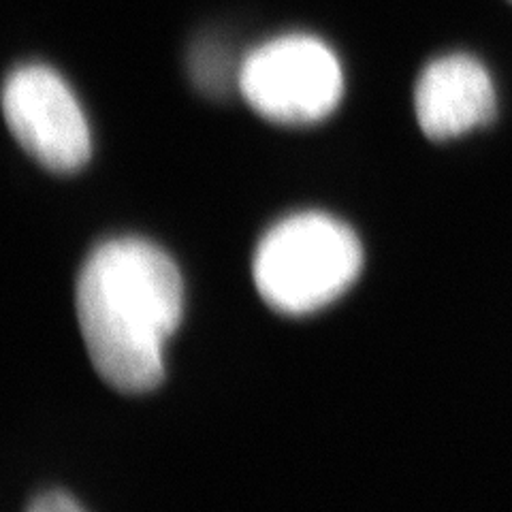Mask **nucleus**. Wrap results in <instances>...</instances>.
I'll list each match as a JSON object with an SVG mask.
<instances>
[{"label":"nucleus","instance_id":"6","mask_svg":"<svg viewBox=\"0 0 512 512\" xmlns=\"http://www.w3.org/2000/svg\"><path fill=\"white\" fill-rule=\"evenodd\" d=\"M214 50L212 45H203L201 50H197V60L192 67H195V77L197 82L210 92H222L227 88V79H229V62L212 58Z\"/></svg>","mask_w":512,"mask_h":512},{"label":"nucleus","instance_id":"2","mask_svg":"<svg viewBox=\"0 0 512 512\" xmlns=\"http://www.w3.org/2000/svg\"><path fill=\"white\" fill-rule=\"evenodd\" d=\"M363 267L359 237L323 212H301L271 227L254 252L252 278L269 308L303 316L329 306Z\"/></svg>","mask_w":512,"mask_h":512},{"label":"nucleus","instance_id":"3","mask_svg":"<svg viewBox=\"0 0 512 512\" xmlns=\"http://www.w3.org/2000/svg\"><path fill=\"white\" fill-rule=\"evenodd\" d=\"M237 86L250 107L278 124H312L340 105L344 73L329 47L308 35L269 41L242 62Z\"/></svg>","mask_w":512,"mask_h":512},{"label":"nucleus","instance_id":"4","mask_svg":"<svg viewBox=\"0 0 512 512\" xmlns=\"http://www.w3.org/2000/svg\"><path fill=\"white\" fill-rule=\"evenodd\" d=\"M3 109L15 141L45 169L73 173L88 163V120L56 71L43 64L15 69L5 82Z\"/></svg>","mask_w":512,"mask_h":512},{"label":"nucleus","instance_id":"7","mask_svg":"<svg viewBox=\"0 0 512 512\" xmlns=\"http://www.w3.org/2000/svg\"><path fill=\"white\" fill-rule=\"evenodd\" d=\"M26 512H84V508L67 493H43Z\"/></svg>","mask_w":512,"mask_h":512},{"label":"nucleus","instance_id":"5","mask_svg":"<svg viewBox=\"0 0 512 512\" xmlns=\"http://www.w3.org/2000/svg\"><path fill=\"white\" fill-rule=\"evenodd\" d=\"M414 111L421 131L436 141L461 137L491 122L495 88L487 69L466 54L429 62L416 82Z\"/></svg>","mask_w":512,"mask_h":512},{"label":"nucleus","instance_id":"1","mask_svg":"<svg viewBox=\"0 0 512 512\" xmlns=\"http://www.w3.org/2000/svg\"><path fill=\"white\" fill-rule=\"evenodd\" d=\"M77 323L99 376L122 393L165 378V344L184 312V284L167 252L139 237L96 248L79 271Z\"/></svg>","mask_w":512,"mask_h":512}]
</instances>
